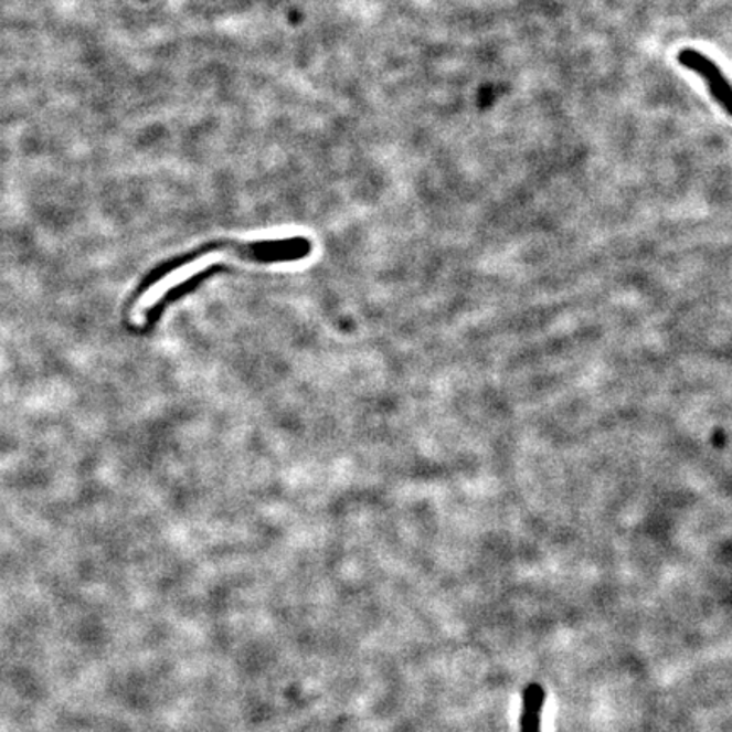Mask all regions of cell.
Listing matches in <instances>:
<instances>
[{"label": "cell", "instance_id": "2", "mask_svg": "<svg viewBox=\"0 0 732 732\" xmlns=\"http://www.w3.org/2000/svg\"><path fill=\"white\" fill-rule=\"evenodd\" d=\"M678 62L686 66V68L696 72L697 75H700V77L706 81L707 87L711 91L715 103H718L725 113H732L731 85H729L728 78H725L722 70L719 68L711 59H707L706 55L697 52V50H683V52L678 53Z\"/></svg>", "mask_w": 732, "mask_h": 732}, {"label": "cell", "instance_id": "1", "mask_svg": "<svg viewBox=\"0 0 732 732\" xmlns=\"http://www.w3.org/2000/svg\"><path fill=\"white\" fill-rule=\"evenodd\" d=\"M310 250V241L306 237H287L246 243H214L192 255L180 256L165 263L145 278L131 307V325L138 328L150 325L160 316L167 304L189 290V284L209 274L214 266L226 262H299L309 256Z\"/></svg>", "mask_w": 732, "mask_h": 732}]
</instances>
